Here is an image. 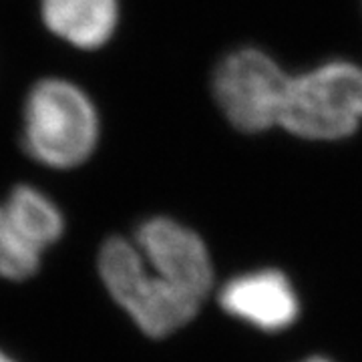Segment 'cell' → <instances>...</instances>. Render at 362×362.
<instances>
[{
	"label": "cell",
	"mask_w": 362,
	"mask_h": 362,
	"mask_svg": "<svg viewBox=\"0 0 362 362\" xmlns=\"http://www.w3.org/2000/svg\"><path fill=\"white\" fill-rule=\"evenodd\" d=\"M97 270L109 296L145 337H169L199 312V302L181 294L151 270L135 240L109 238L99 250Z\"/></svg>",
	"instance_id": "1"
},
{
	"label": "cell",
	"mask_w": 362,
	"mask_h": 362,
	"mask_svg": "<svg viewBox=\"0 0 362 362\" xmlns=\"http://www.w3.org/2000/svg\"><path fill=\"white\" fill-rule=\"evenodd\" d=\"M97 139L99 119L85 90L63 78H45L30 89L23 127L28 156L54 169L77 168Z\"/></svg>",
	"instance_id": "2"
},
{
	"label": "cell",
	"mask_w": 362,
	"mask_h": 362,
	"mask_svg": "<svg viewBox=\"0 0 362 362\" xmlns=\"http://www.w3.org/2000/svg\"><path fill=\"white\" fill-rule=\"evenodd\" d=\"M362 121V69L332 61L292 77L280 125L304 139H342Z\"/></svg>",
	"instance_id": "3"
},
{
	"label": "cell",
	"mask_w": 362,
	"mask_h": 362,
	"mask_svg": "<svg viewBox=\"0 0 362 362\" xmlns=\"http://www.w3.org/2000/svg\"><path fill=\"white\" fill-rule=\"evenodd\" d=\"M290 81L266 52L244 49L228 54L216 69L214 93L238 129L256 133L280 125Z\"/></svg>",
	"instance_id": "4"
},
{
	"label": "cell",
	"mask_w": 362,
	"mask_h": 362,
	"mask_svg": "<svg viewBox=\"0 0 362 362\" xmlns=\"http://www.w3.org/2000/svg\"><path fill=\"white\" fill-rule=\"evenodd\" d=\"M135 244L157 276L181 294L204 304L214 286V264L206 242L194 230L157 216L139 226Z\"/></svg>",
	"instance_id": "5"
},
{
	"label": "cell",
	"mask_w": 362,
	"mask_h": 362,
	"mask_svg": "<svg viewBox=\"0 0 362 362\" xmlns=\"http://www.w3.org/2000/svg\"><path fill=\"white\" fill-rule=\"evenodd\" d=\"M218 300L228 316L262 332L288 330L302 310L294 284L274 268L233 276L221 286Z\"/></svg>",
	"instance_id": "6"
},
{
	"label": "cell",
	"mask_w": 362,
	"mask_h": 362,
	"mask_svg": "<svg viewBox=\"0 0 362 362\" xmlns=\"http://www.w3.org/2000/svg\"><path fill=\"white\" fill-rule=\"evenodd\" d=\"M45 25L78 49H97L113 37L117 0H40Z\"/></svg>",
	"instance_id": "7"
},
{
	"label": "cell",
	"mask_w": 362,
	"mask_h": 362,
	"mask_svg": "<svg viewBox=\"0 0 362 362\" xmlns=\"http://www.w3.org/2000/svg\"><path fill=\"white\" fill-rule=\"evenodd\" d=\"M2 207L18 235L40 254L65 233L63 211L33 185H16Z\"/></svg>",
	"instance_id": "8"
},
{
	"label": "cell",
	"mask_w": 362,
	"mask_h": 362,
	"mask_svg": "<svg viewBox=\"0 0 362 362\" xmlns=\"http://www.w3.org/2000/svg\"><path fill=\"white\" fill-rule=\"evenodd\" d=\"M40 268V252L28 246L14 230L4 207L0 206V278L23 282Z\"/></svg>",
	"instance_id": "9"
},
{
	"label": "cell",
	"mask_w": 362,
	"mask_h": 362,
	"mask_svg": "<svg viewBox=\"0 0 362 362\" xmlns=\"http://www.w3.org/2000/svg\"><path fill=\"white\" fill-rule=\"evenodd\" d=\"M0 362H18V361H16L14 356H11V354H8L6 350L0 349Z\"/></svg>",
	"instance_id": "10"
},
{
	"label": "cell",
	"mask_w": 362,
	"mask_h": 362,
	"mask_svg": "<svg viewBox=\"0 0 362 362\" xmlns=\"http://www.w3.org/2000/svg\"><path fill=\"white\" fill-rule=\"evenodd\" d=\"M300 362H332L330 358H326V356H308V358H304V361Z\"/></svg>",
	"instance_id": "11"
}]
</instances>
